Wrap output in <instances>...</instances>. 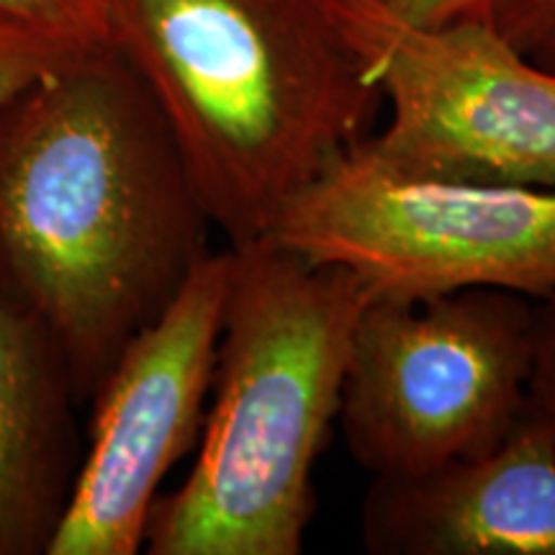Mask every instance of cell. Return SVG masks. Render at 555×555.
I'll return each instance as SVG.
<instances>
[{
  "instance_id": "obj_8",
  "label": "cell",
  "mask_w": 555,
  "mask_h": 555,
  "mask_svg": "<svg viewBox=\"0 0 555 555\" xmlns=\"http://www.w3.org/2000/svg\"><path fill=\"white\" fill-rule=\"evenodd\" d=\"M360 543L373 555H555L553 427L525 406L486 453L373 476Z\"/></svg>"
},
{
  "instance_id": "obj_14",
  "label": "cell",
  "mask_w": 555,
  "mask_h": 555,
  "mask_svg": "<svg viewBox=\"0 0 555 555\" xmlns=\"http://www.w3.org/2000/svg\"><path fill=\"white\" fill-rule=\"evenodd\" d=\"M393 18L420 29L457 24V21H491L494 0H376Z\"/></svg>"
},
{
  "instance_id": "obj_4",
  "label": "cell",
  "mask_w": 555,
  "mask_h": 555,
  "mask_svg": "<svg viewBox=\"0 0 555 555\" xmlns=\"http://www.w3.org/2000/svg\"><path fill=\"white\" fill-rule=\"evenodd\" d=\"M268 240L347 270L371 298L555 296V191L399 172L363 142L283 208Z\"/></svg>"
},
{
  "instance_id": "obj_12",
  "label": "cell",
  "mask_w": 555,
  "mask_h": 555,
  "mask_svg": "<svg viewBox=\"0 0 555 555\" xmlns=\"http://www.w3.org/2000/svg\"><path fill=\"white\" fill-rule=\"evenodd\" d=\"M527 409L543 416L555 433V296L535 304Z\"/></svg>"
},
{
  "instance_id": "obj_1",
  "label": "cell",
  "mask_w": 555,
  "mask_h": 555,
  "mask_svg": "<svg viewBox=\"0 0 555 555\" xmlns=\"http://www.w3.org/2000/svg\"><path fill=\"white\" fill-rule=\"evenodd\" d=\"M211 229L157 103L114 47L0 108V298L50 337L80 406L211 255Z\"/></svg>"
},
{
  "instance_id": "obj_16",
  "label": "cell",
  "mask_w": 555,
  "mask_h": 555,
  "mask_svg": "<svg viewBox=\"0 0 555 555\" xmlns=\"http://www.w3.org/2000/svg\"><path fill=\"white\" fill-rule=\"evenodd\" d=\"M317 3H324V5H327V3H332V0H317Z\"/></svg>"
},
{
  "instance_id": "obj_15",
  "label": "cell",
  "mask_w": 555,
  "mask_h": 555,
  "mask_svg": "<svg viewBox=\"0 0 555 555\" xmlns=\"http://www.w3.org/2000/svg\"><path fill=\"white\" fill-rule=\"evenodd\" d=\"M530 57L547 69H555V34L540 41L535 50L530 52Z\"/></svg>"
},
{
  "instance_id": "obj_13",
  "label": "cell",
  "mask_w": 555,
  "mask_h": 555,
  "mask_svg": "<svg viewBox=\"0 0 555 555\" xmlns=\"http://www.w3.org/2000/svg\"><path fill=\"white\" fill-rule=\"evenodd\" d=\"M491 24L519 52L530 54L555 34V0H494Z\"/></svg>"
},
{
  "instance_id": "obj_9",
  "label": "cell",
  "mask_w": 555,
  "mask_h": 555,
  "mask_svg": "<svg viewBox=\"0 0 555 555\" xmlns=\"http://www.w3.org/2000/svg\"><path fill=\"white\" fill-rule=\"evenodd\" d=\"M78 409L50 337L0 298V555H47L80 468Z\"/></svg>"
},
{
  "instance_id": "obj_3",
  "label": "cell",
  "mask_w": 555,
  "mask_h": 555,
  "mask_svg": "<svg viewBox=\"0 0 555 555\" xmlns=\"http://www.w3.org/2000/svg\"><path fill=\"white\" fill-rule=\"evenodd\" d=\"M371 294L343 268L255 240L229 247L217 367L196 461L152 504L150 555H298L314 468Z\"/></svg>"
},
{
  "instance_id": "obj_7",
  "label": "cell",
  "mask_w": 555,
  "mask_h": 555,
  "mask_svg": "<svg viewBox=\"0 0 555 555\" xmlns=\"http://www.w3.org/2000/svg\"><path fill=\"white\" fill-rule=\"evenodd\" d=\"M229 286V249L193 270L111 365L88 404V442L47 555H134L159 483L198 446Z\"/></svg>"
},
{
  "instance_id": "obj_6",
  "label": "cell",
  "mask_w": 555,
  "mask_h": 555,
  "mask_svg": "<svg viewBox=\"0 0 555 555\" xmlns=\"http://www.w3.org/2000/svg\"><path fill=\"white\" fill-rule=\"evenodd\" d=\"M330 18L388 116L363 139L399 172L555 191V69L491 21L420 29L376 0H332Z\"/></svg>"
},
{
  "instance_id": "obj_11",
  "label": "cell",
  "mask_w": 555,
  "mask_h": 555,
  "mask_svg": "<svg viewBox=\"0 0 555 555\" xmlns=\"http://www.w3.org/2000/svg\"><path fill=\"white\" fill-rule=\"evenodd\" d=\"M0 11L57 31L86 50L111 47L106 0H0Z\"/></svg>"
},
{
  "instance_id": "obj_5",
  "label": "cell",
  "mask_w": 555,
  "mask_h": 555,
  "mask_svg": "<svg viewBox=\"0 0 555 555\" xmlns=\"http://www.w3.org/2000/svg\"><path fill=\"white\" fill-rule=\"evenodd\" d=\"M535 301L466 288L371 298L352 332L337 422L371 476L425 474L504 440L527 406Z\"/></svg>"
},
{
  "instance_id": "obj_2",
  "label": "cell",
  "mask_w": 555,
  "mask_h": 555,
  "mask_svg": "<svg viewBox=\"0 0 555 555\" xmlns=\"http://www.w3.org/2000/svg\"><path fill=\"white\" fill-rule=\"evenodd\" d=\"M106 13L229 247L268 237L384 108L317 0H106Z\"/></svg>"
},
{
  "instance_id": "obj_10",
  "label": "cell",
  "mask_w": 555,
  "mask_h": 555,
  "mask_svg": "<svg viewBox=\"0 0 555 555\" xmlns=\"http://www.w3.org/2000/svg\"><path fill=\"white\" fill-rule=\"evenodd\" d=\"M82 52L90 50L57 31L0 11V108Z\"/></svg>"
}]
</instances>
